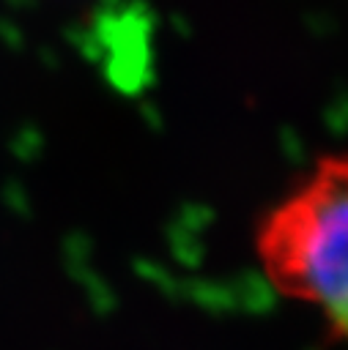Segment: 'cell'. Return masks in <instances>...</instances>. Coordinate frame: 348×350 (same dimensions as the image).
<instances>
[{"instance_id":"6da1fadb","label":"cell","mask_w":348,"mask_h":350,"mask_svg":"<svg viewBox=\"0 0 348 350\" xmlns=\"http://www.w3.org/2000/svg\"><path fill=\"white\" fill-rule=\"evenodd\" d=\"M255 257L277 295L348 345V150L318 156L260 216Z\"/></svg>"}]
</instances>
